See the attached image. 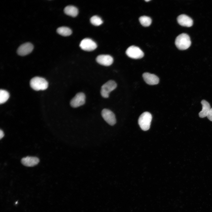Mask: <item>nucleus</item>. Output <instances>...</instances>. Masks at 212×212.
<instances>
[{"label":"nucleus","instance_id":"nucleus-1","mask_svg":"<svg viewBox=\"0 0 212 212\" xmlns=\"http://www.w3.org/2000/svg\"><path fill=\"white\" fill-rule=\"evenodd\" d=\"M175 44L178 49L181 50L186 49L190 47L191 44L190 37L186 34H181L176 38Z\"/></svg>","mask_w":212,"mask_h":212},{"label":"nucleus","instance_id":"nucleus-2","mask_svg":"<svg viewBox=\"0 0 212 212\" xmlns=\"http://www.w3.org/2000/svg\"><path fill=\"white\" fill-rule=\"evenodd\" d=\"M30 84L31 88L36 91L45 90L48 85V82L45 79L39 77H34L32 79Z\"/></svg>","mask_w":212,"mask_h":212},{"label":"nucleus","instance_id":"nucleus-3","mask_svg":"<svg viewBox=\"0 0 212 212\" xmlns=\"http://www.w3.org/2000/svg\"><path fill=\"white\" fill-rule=\"evenodd\" d=\"M152 118L151 114L148 112L143 113L140 116L138 120V123L143 130L146 131L149 129Z\"/></svg>","mask_w":212,"mask_h":212},{"label":"nucleus","instance_id":"nucleus-4","mask_svg":"<svg viewBox=\"0 0 212 212\" xmlns=\"http://www.w3.org/2000/svg\"><path fill=\"white\" fill-rule=\"evenodd\" d=\"M117 86L116 83L114 81H107L102 86L100 92L101 95L104 98H108L110 92L115 89Z\"/></svg>","mask_w":212,"mask_h":212},{"label":"nucleus","instance_id":"nucleus-5","mask_svg":"<svg viewBox=\"0 0 212 212\" xmlns=\"http://www.w3.org/2000/svg\"><path fill=\"white\" fill-rule=\"evenodd\" d=\"M126 53L129 57L134 59H140L144 55L142 51L138 47L135 46L129 47L126 50Z\"/></svg>","mask_w":212,"mask_h":212},{"label":"nucleus","instance_id":"nucleus-6","mask_svg":"<svg viewBox=\"0 0 212 212\" xmlns=\"http://www.w3.org/2000/svg\"><path fill=\"white\" fill-rule=\"evenodd\" d=\"M80 46L82 50L91 51L95 50L97 47L96 43L89 38H85L81 42Z\"/></svg>","mask_w":212,"mask_h":212},{"label":"nucleus","instance_id":"nucleus-7","mask_svg":"<svg viewBox=\"0 0 212 212\" xmlns=\"http://www.w3.org/2000/svg\"><path fill=\"white\" fill-rule=\"evenodd\" d=\"M102 116L105 121L111 125H114L116 122V119L114 113L110 110L105 109L101 112Z\"/></svg>","mask_w":212,"mask_h":212},{"label":"nucleus","instance_id":"nucleus-8","mask_svg":"<svg viewBox=\"0 0 212 212\" xmlns=\"http://www.w3.org/2000/svg\"><path fill=\"white\" fill-rule=\"evenodd\" d=\"M85 95L83 93H78L71 100L70 105L73 107H77L85 104Z\"/></svg>","mask_w":212,"mask_h":212},{"label":"nucleus","instance_id":"nucleus-9","mask_svg":"<svg viewBox=\"0 0 212 212\" xmlns=\"http://www.w3.org/2000/svg\"><path fill=\"white\" fill-rule=\"evenodd\" d=\"M34 48L33 44L30 42H27L21 45L17 50L18 55L21 56H25L30 53Z\"/></svg>","mask_w":212,"mask_h":212},{"label":"nucleus","instance_id":"nucleus-10","mask_svg":"<svg viewBox=\"0 0 212 212\" xmlns=\"http://www.w3.org/2000/svg\"><path fill=\"white\" fill-rule=\"evenodd\" d=\"M143 77L145 82L149 85H156L159 82L158 77L153 74L145 72L143 74Z\"/></svg>","mask_w":212,"mask_h":212},{"label":"nucleus","instance_id":"nucleus-11","mask_svg":"<svg viewBox=\"0 0 212 212\" xmlns=\"http://www.w3.org/2000/svg\"><path fill=\"white\" fill-rule=\"evenodd\" d=\"M97 62L99 64L105 66H109L113 63V58L108 55H100L96 59Z\"/></svg>","mask_w":212,"mask_h":212},{"label":"nucleus","instance_id":"nucleus-12","mask_svg":"<svg viewBox=\"0 0 212 212\" xmlns=\"http://www.w3.org/2000/svg\"><path fill=\"white\" fill-rule=\"evenodd\" d=\"M177 21L181 26L189 27L193 24V21L190 17L185 14H181L178 16Z\"/></svg>","mask_w":212,"mask_h":212},{"label":"nucleus","instance_id":"nucleus-13","mask_svg":"<svg viewBox=\"0 0 212 212\" xmlns=\"http://www.w3.org/2000/svg\"><path fill=\"white\" fill-rule=\"evenodd\" d=\"M39 161V159L35 157L27 156L23 158L21 160L22 164L27 167L34 166L37 165Z\"/></svg>","mask_w":212,"mask_h":212},{"label":"nucleus","instance_id":"nucleus-14","mask_svg":"<svg viewBox=\"0 0 212 212\" xmlns=\"http://www.w3.org/2000/svg\"><path fill=\"white\" fill-rule=\"evenodd\" d=\"M202 105V110L199 112V115L201 118L207 117V115L211 107L209 103L206 100H203L201 102Z\"/></svg>","mask_w":212,"mask_h":212},{"label":"nucleus","instance_id":"nucleus-15","mask_svg":"<svg viewBox=\"0 0 212 212\" xmlns=\"http://www.w3.org/2000/svg\"><path fill=\"white\" fill-rule=\"evenodd\" d=\"M64 11L67 15L73 17L76 16L78 13L77 9L73 6H66L64 9Z\"/></svg>","mask_w":212,"mask_h":212},{"label":"nucleus","instance_id":"nucleus-16","mask_svg":"<svg viewBox=\"0 0 212 212\" xmlns=\"http://www.w3.org/2000/svg\"><path fill=\"white\" fill-rule=\"evenodd\" d=\"M57 32L58 34L63 36H69L72 33V30L70 28L65 26L58 28L57 30Z\"/></svg>","mask_w":212,"mask_h":212},{"label":"nucleus","instance_id":"nucleus-17","mask_svg":"<svg viewBox=\"0 0 212 212\" xmlns=\"http://www.w3.org/2000/svg\"><path fill=\"white\" fill-rule=\"evenodd\" d=\"M139 21L141 24L144 26H149L152 22L151 19L149 17L143 16L139 18Z\"/></svg>","mask_w":212,"mask_h":212},{"label":"nucleus","instance_id":"nucleus-18","mask_svg":"<svg viewBox=\"0 0 212 212\" xmlns=\"http://www.w3.org/2000/svg\"><path fill=\"white\" fill-rule=\"evenodd\" d=\"M9 97V93L6 90L1 89L0 91V103L3 104L6 102Z\"/></svg>","mask_w":212,"mask_h":212},{"label":"nucleus","instance_id":"nucleus-19","mask_svg":"<svg viewBox=\"0 0 212 212\" xmlns=\"http://www.w3.org/2000/svg\"><path fill=\"white\" fill-rule=\"evenodd\" d=\"M90 21L92 24L95 26H99L103 23L101 19L97 16H92L90 19Z\"/></svg>","mask_w":212,"mask_h":212},{"label":"nucleus","instance_id":"nucleus-20","mask_svg":"<svg viewBox=\"0 0 212 212\" xmlns=\"http://www.w3.org/2000/svg\"><path fill=\"white\" fill-rule=\"evenodd\" d=\"M207 117L210 120L212 121V108H211L209 111Z\"/></svg>","mask_w":212,"mask_h":212},{"label":"nucleus","instance_id":"nucleus-21","mask_svg":"<svg viewBox=\"0 0 212 212\" xmlns=\"http://www.w3.org/2000/svg\"><path fill=\"white\" fill-rule=\"evenodd\" d=\"M4 133L3 131L1 130H0V139H1L4 136Z\"/></svg>","mask_w":212,"mask_h":212},{"label":"nucleus","instance_id":"nucleus-22","mask_svg":"<svg viewBox=\"0 0 212 212\" xmlns=\"http://www.w3.org/2000/svg\"><path fill=\"white\" fill-rule=\"evenodd\" d=\"M145 1L146 2H148L150 1V0H145Z\"/></svg>","mask_w":212,"mask_h":212}]
</instances>
